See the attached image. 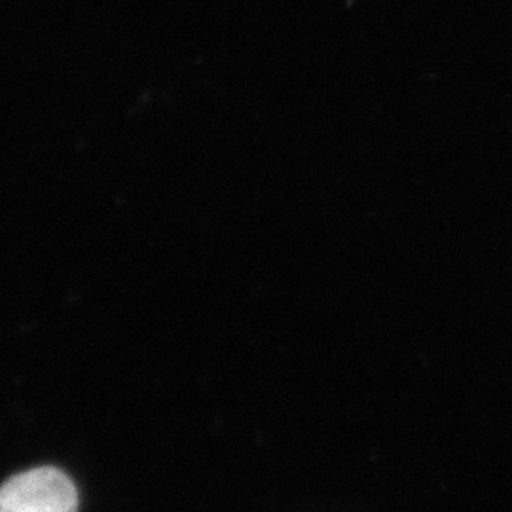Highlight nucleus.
Wrapping results in <instances>:
<instances>
[{"label": "nucleus", "instance_id": "1", "mask_svg": "<svg viewBox=\"0 0 512 512\" xmlns=\"http://www.w3.org/2000/svg\"><path fill=\"white\" fill-rule=\"evenodd\" d=\"M74 482L55 467H38L0 486V512H76Z\"/></svg>", "mask_w": 512, "mask_h": 512}]
</instances>
